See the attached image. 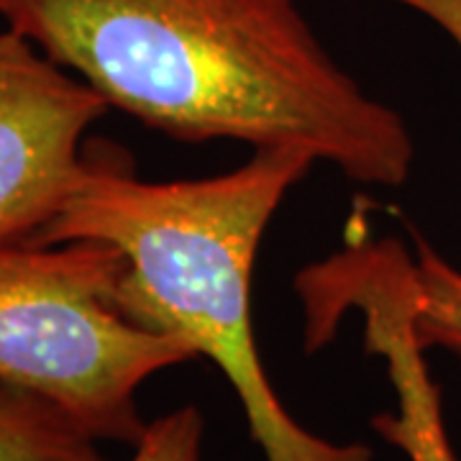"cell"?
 Returning a JSON list of instances; mask_svg holds the SVG:
<instances>
[{
  "instance_id": "1",
  "label": "cell",
  "mask_w": 461,
  "mask_h": 461,
  "mask_svg": "<svg viewBox=\"0 0 461 461\" xmlns=\"http://www.w3.org/2000/svg\"><path fill=\"white\" fill-rule=\"evenodd\" d=\"M0 18L172 139L303 151L372 187L411 177L408 123L330 57L297 0H8Z\"/></svg>"
},
{
  "instance_id": "2",
  "label": "cell",
  "mask_w": 461,
  "mask_h": 461,
  "mask_svg": "<svg viewBox=\"0 0 461 461\" xmlns=\"http://www.w3.org/2000/svg\"><path fill=\"white\" fill-rule=\"evenodd\" d=\"M315 159L259 149L200 180H139L123 154L87 151L65 205L32 244L100 241L121 251L113 303L141 329L169 333L229 379L264 461H372L300 426L264 369L251 318V277L264 230Z\"/></svg>"
},
{
  "instance_id": "3",
  "label": "cell",
  "mask_w": 461,
  "mask_h": 461,
  "mask_svg": "<svg viewBox=\"0 0 461 461\" xmlns=\"http://www.w3.org/2000/svg\"><path fill=\"white\" fill-rule=\"evenodd\" d=\"M121 269V251L100 241L0 249V382L44 397L95 441L133 448L147 429L139 387L198 354L115 308Z\"/></svg>"
},
{
  "instance_id": "4",
  "label": "cell",
  "mask_w": 461,
  "mask_h": 461,
  "mask_svg": "<svg viewBox=\"0 0 461 461\" xmlns=\"http://www.w3.org/2000/svg\"><path fill=\"white\" fill-rule=\"evenodd\" d=\"M105 98L11 26L0 29V249L36 241L87 159Z\"/></svg>"
},
{
  "instance_id": "5",
  "label": "cell",
  "mask_w": 461,
  "mask_h": 461,
  "mask_svg": "<svg viewBox=\"0 0 461 461\" xmlns=\"http://www.w3.org/2000/svg\"><path fill=\"white\" fill-rule=\"evenodd\" d=\"M346 308L359 311L366 351L387 362L397 411L379 412L372 429L411 461H456L441 411V390L430 379L426 348L412 329V287L400 272H372L346 293Z\"/></svg>"
},
{
  "instance_id": "6",
  "label": "cell",
  "mask_w": 461,
  "mask_h": 461,
  "mask_svg": "<svg viewBox=\"0 0 461 461\" xmlns=\"http://www.w3.org/2000/svg\"><path fill=\"white\" fill-rule=\"evenodd\" d=\"M444 29L461 50V0H390ZM412 329L423 348H446L461 362V272L418 239L412 259Z\"/></svg>"
},
{
  "instance_id": "7",
  "label": "cell",
  "mask_w": 461,
  "mask_h": 461,
  "mask_svg": "<svg viewBox=\"0 0 461 461\" xmlns=\"http://www.w3.org/2000/svg\"><path fill=\"white\" fill-rule=\"evenodd\" d=\"M67 412L0 382V461H111Z\"/></svg>"
},
{
  "instance_id": "8",
  "label": "cell",
  "mask_w": 461,
  "mask_h": 461,
  "mask_svg": "<svg viewBox=\"0 0 461 461\" xmlns=\"http://www.w3.org/2000/svg\"><path fill=\"white\" fill-rule=\"evenodd\" d=\"M205 420L195 405H182L149 420L129 461H203Z\"/></svg>"
},
{
  "instance_id": "9",
  "label": "cell",
  "mask_w": 461,
  "mask_h": 461,
  "mask_svg": "<svg viewBox=\"0 0 461 461\" xmlns=\"http://www.w3.org/2000/svg\"><path fill=\"white\" fill-rule=\"evenodd\" d=\"M5 3H8V0H0V16H3V11H5Z\"/></svg>"
}]
</instances>
